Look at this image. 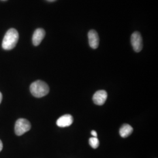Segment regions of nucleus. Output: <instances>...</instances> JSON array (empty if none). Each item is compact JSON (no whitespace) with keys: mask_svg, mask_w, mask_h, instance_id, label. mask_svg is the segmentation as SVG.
Wrapping results in <instances>:
<instances>
[{"mask_svg":"<svg viewBox=\"0 0 158 158\" xmlns=\"http://www.w3.org/2000/svg\"><path fill=\"white\" fill-rule=\"evenodd\" d=\"M45 36V31L44 29L38 28L36 29L32 36V43L34 46H38L40 45L42 40H44Z\"/></svg>","mask_w":158,"mask_h":158,"instance_id":"6e6552de","label":"nucleus"},{"mask_svg":"<svg viewBox=\"0 0 158 158\" xmlns=\"http://www.w3.org/2000/svg\"><path fill=\"white\" fill-rule=\"evenodd\" d=\"M31 125L28 120L25 118L18 119L15 125V132L18 136H21L31 130Z\"/></svg>","mask_w":158,"mask_h":158,"instance_id":"7ed1b4c3","label":"nucleus"},{"mask_svg":"<svg viewBox=\"0 0 158 158\" xmlns=\"http://www.w3.org/2000/svg\"><path fill=\"white\" fill-rule=\"evenodd\" d=\"M73 122V118L70 114H66L57 120L56 124L59 127H68L72 124Z\"/></svg>","mask_w":158,"mask_h":158,"instance_id":"423d86ee","label":"nucleus"},{"mask_svg":"<svg viewBox=\"0 0 158 158\" xmlns=\"http://www.w3.org/2000/svg\"><path fill=\"white\" fill-rule=\"evenodd\" d=\"M89 45L93 49H97L99 45V36L94 30H91L88 33Z\"/></svg>","mask_w":158,"mask_h":158,"instance_id":"0eeeda50","label":"nucleus"},{"mask_svg":"<svg viewBox=\"0 0 158 158\" xmlns=\"http://www.w3.org/2000/svg\"><path fill=\"white\" fill-rule=\"evenodd\" d=\"M2 93L0 92V104L2 102Z\"/></svg>","mask_w":158,"mask_h":158,"instance_id":"ddd939ff","label":"nucleus"},{"mask_svg":"<svg viewBox=\"0 0 158 158\" xmlns=\"http://www.w3.org/2000/svg\"><path fill=\"white\" fill-rule=\"evenodd\" d=\"M89 144L93 148L96 149L99 146L100 142L97 137H91L89 139Z\"/></svg>","mask_w":158,"mask_h":158,"instance_id":"9d476101","label":"nucleus"},{"mask_svg":"<svg viewBox=\"0 0 158 158\" xmlns=\"http://www.w3.org/2000/svg\"><path fill=\"white\" fill-rule=\"evenodd\" d=\"M91 135L93 136V137H97V132H96V131H92L91 132Z\"/></svg>","mask_w":158,"mask_h":158,"instance_id":"9b49d317","label":"nucleus"},{"mask_svg":"<svg viewBox=\"0 0 158 158\" xmlns=\"http://www.w3.org/2000/svg\"><path fill=\"white\" fill-rule=\"evenodd\" d=\"M1 1H6V0H1Z\"/></svg>","mask_w":158,"mask_h":158,"instance_id":"2eb2a0df","label":"nucleus"},{"mask_svg":"<svg viewBox=\"0 0 158 158\" xmlns=\"http://www.w3.org/2000/svg\"><path fill=\"white\" fill-rule=\"evenodd\" d=\"M30 91L34 97L40 98L46 96L49 93V87L45 82L41 80H37L31 84Z\"/></svg>","mask_w":158,"mask_h":158,"instance_id":"f03ea898","label":"nucleus"},{"mask_svg":"<svg viewBox=\"0 0 158 158\" xmlns=\"http://www.w3.org/2000/svg\"><path fill=\"white\" fill-rule=\"evenodd\" d=\"M19 40V34L15 29H10L6 33L2 42V47L4 50L9 51L14 49Z\"/></svg>","mask_w":158,"mask_h":158,"instance_id":"f257e3e1","label":"nucleus"},{"mask_svg":"<svg viewBox=\"0 0 158 158\" xmlns=\"http://www.w3.org/2000/svg\"><path fill=\"white\" fill-rule=\"evenodd\" d=\"M131 42L132 48L136 52H139L140 51H141L143 47V44L141 35L139 32H135L132 34Z\"/></svg>","mask_w":158,"mask_h":158,"instance_id":"20e7f679","label":"nucleus"},{"mask_svg":"<svg viewBox=\"0 0 158 158\" xmlns=\"http://www.w3.org/2000/svg\"><path fill=\"white\" fill-rule=\"evenodd\" d=\"M2 148H3V144H2V141L0 140V152L2 151Z\"/></svg>","mask_w":158,"mask_h":158,"instance_id":"f8f14e48","label":"nucleus"},{"mask_svg":"<svg viewBox=\"0 0 158 158\" xmlns=\"http://www.w3.org/2000/svg\"><path fill=\"white\" fill-rule=\"evenodd\" d=\"M133 128L129 124H124L119 130V134L123 138H127L132 133Z\"/></svg>","mask_w":158,"mask_h":158,"instance_id":"1a4fd4ad","label":"nucleus"},{"mask_svg":"<svg viewBox=\"0 0 158 158\" xmlns=\"http://www.w3.org/2000/svg\"><path fill=\"white\" fill-rule=\"evenodd\" d=\"M107 98V93L105 90L97 91L94 94L93 100L96 105H103Z\"/></svg>","mask_w":158,"mask_h":158,"instance_id":"39448f33","label":"nucleus"},{"mask_svg":"<svg viewBox=\"0 0 158 158\" xmlns=\"http://www.w3.org/2000/svg\"><path fill=\"white\" fill-rule=\"evenodd\" d=\"M46 1H49V2H53V1H56V0H46Z\"/></svg>","mask_w":158,"mask_h":158,"instance_id":"4468645a","label":"nucleus"}]
</instances>
